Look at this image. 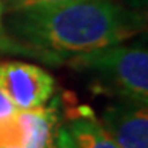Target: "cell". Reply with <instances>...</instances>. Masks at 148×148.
Listing matches in <instances>:
<instances>
[{
	"label": "cell",
	"instance_id": "7",
	"mask_svg": "<svg viewBox=\"0 0 148 148\" xmlns=\"http://www.w3.org/2000/svg\"><path fill=\"white\" fill-rule=\"evenodd\" d=\"M9 9L12 11H24V9H35V8H55L80 0H5Z\"/></svg>",
	"mask_w": 148,
	"mask_h": 148
},
{
	"label": "cell",
	"instance_id": "8",
	"mask_svg": "<svg viewBox=\"0 0 148 148\" xmlns=\"http://www.w3.org/2000/svg\"><path fill=\"white\" fill-rule=\"evenodd\" d=\"M18 112V109L12 104L5 94L0 92V119H8L11 116H14Z\"/></svg>",
	"mask_w": 148,
	"mask_h": 148
},
{
	"label": "cell",
	"instance_id": "4",
	"mask_svg": "<svg viewBox=\"0 0 148 148\" xmlns=\"http://www.w3.org/2000/svg\"><path fill=\"white\" fill-rule=\"evenodd\" d=\"M100 124L119 148H148V112L144 104H112L103 110Z\"/></svg>",
	"mask_w": 148,
	"mask_h": 148
},
{
	"label": "cell",
	"instance_id": "3",
	"mask_svg": "<svg viewBox=\"0 0 148 148\" xmlns=\"http://www.w3.org/2000/svg\"><path fill=\"white\" fill-rule=\"evenodd\" d=\"M55 91V80L41 66L6 60L0 62V92L17 109L44 106Z\"/></svg>",
	"mask_w": 148,
	"mask_h": 148
},
{
	"label": "cell",
	"instance_id": "1",
	"mask_svg": "<svg viewBox=\"0 0 148 148\" xmlns=\"http://www.w3.org/2000/svg\"><path fill=\"white\" fill-rule=\"evenodd\" d=\"M8 47L49 62L121 44L140 30L133 11L112 0H80L55 8L14 11L8 21Z\"/></svg>",
	"mask_w": 148,
	"mask_h": 148
},
{
	"label": "cell",
	"instance_id": "10",
	"mask_svg": "<svg viewBox=\"0 0 148 148\" xmlns=\"http://www.w3.org/2000/svg\"><path fill=\"white\" fill-rule=\"evenodd\" d=\"M2 12H3V6L0 3V29H2Z\"/></svg>",
	"mask_w": 148,
	"mask_h": 148
},
{
	"label": "cell",
	"instance_id": "11",
	"mask_svg": "<svg viewBox=\"0 0 148 148\" xmlns=\"http://www.w3.org/2000/svg\"><path fill=\"white\" fill-rule=\"evenodd\" d=\"M5 148H23V147H5Z\"/></svg>",
	"mask_w": 148,
	"mask_h": 148
},
{
	"label": "cell",
	"instance_id": "9",
	"mask_svg": "<svg viewBox=\"0 0 148 148\" xmlns=\"http://www.w3.org/2000/svg\"><path fill=\"white\" fill-rule=\"evenodd\" d=\"M55 148H76L71 140L70 133L66 132V129H60L56 133V144Z\"/></svg>",
	"mask_w": 148,
	"mask_h": 148
},
{
	"label": "cell",
	"instance_id": "2",
	"mask_svg": "<svg viewBox=\"0 0 148 148\" xmlns=\"http://www.w3.org/2000/svg\"><path fill=\"white\" fill-rule=\"evenodd\" d=\"M73 68L88 73L106 92L147 106L148 53L140 47L109 45L66 59Z\"/></svg>",
	"mask_w": 148,
	"mask_h": 148
},
{
	"label": "cell",
	"instance_id": "6",
	"mask_svg": "<svg viewBox=\"0 0 148 148\" xmlns=\"http://www.w3.org/2000/svg\"><path fill=\"white\" fill-rule=\"evenodd\" d=\"M66 132L76 148H119L101 124L91 116L74 118Z\"/></svg>",
	"mask_w": 148,
	"mask_h": 148
},
{
	"label": "cell",
	"instance_id": "5",
	"mask_svg": "<svg viewBox=\"0 0 148 148\" xmlns=\"http://www.w3.org/2000/svg\"><path fill=\"white\" fill-rule=\"evenodd\" d=\"M55 107L38 106L33 109H18L17 123L21 130L23 148H55Z\"/></svg>",
	"mask_w": 148,
	"mask_h": 148
}]
</instances>
